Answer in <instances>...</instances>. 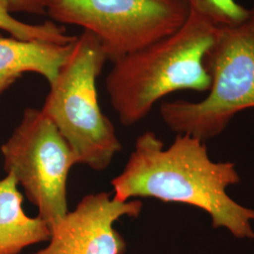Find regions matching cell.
<instances>
[{"label": "cell", "mask_w": 254, "mask_h": 254, "mask_svg": "<svg viewBox=\"0 0 254 254\" xmlns=\"http://www.w3.org/2000/svg\"><path fill=\"white\" fill-rule=\"evenodd\" d=\"M140 200L120 201L109 193L86 195L51 227L48 245L33 254H124L127 243L113 225L122 217L137 218Z\"/></svg>", "instance_id": "obj_7"}, {"label": "cell", "mask_w": 254, "mask_h": 254, "mask_svg": "<svg viewBox=\"0 0 254 254\" xmlns=\"http://www.w3.org/2000/svg\"><path fill=\"white\" fill-rule=\"evenodd\" d=\"M247 24L249 25V27L254 34V2L253 6L249 8V19L247 21Z\"/></svg>", "instance_id": "obj_14"}, {"label": "cell", "mask_w": 254, "mask_h": 254, "mask_svg": "<svg viewBox=\"0 0 254 254\" xmlns=\"http://www.w3.org/2000/svg\"><path fill=\"white\" fill-rule=\"evenodd\" d=\"M241 181L233 162H215L205 141L178 134L165 148L153 132L137 136L124 171L112 179L113 198H154L194 206L207 213L212 226L226 229L238 239H254V209L227 193Z\"/></svg>", "instance_id": "obj_1"}, {"label": "cell", "mask_w": 254, "mask_h": 254, "mask_svg": "<svg viewBox=\"0 0 254 254\" xmlns=\"http://www.w3.org/2000/svg\"><path fill=\"white\" fill-rule=\"evenodd\" d=\"M0 29L11 37L24 41H44L60 45L70 44L75 37L67 34L65 27L54 21L43 24H28L13 17L5 2L0 0Z\"/></svg>", "instance_id": "obj_10"}, {"label": "cell", "mask_w": 254, "mask_h": 254, "mask_svg": "<svg viewBox=\"0 0 254 254\" xmlns=\"http://www.w3.org/2000/svg\"><path fill=\"white\" fill-rule=\"evenodd\" d=\"M206 64L211 84L204 99L168 101L159 109L172 131L203 141L223 133L238 113L254 109V34L247 22L220 27Z\"/></svg>", "instance_id": "obj_4"}, {"label": "cell", "mask_w": 254, "mask_h": 254, "mask_svg": "<svg viewBox=\"0 0 254 254\" xmlns=\"http://www.w3.org/2000/svg\"><path fill=\"white\" fill-rule=\"evenodd\" d=\"M73 42L60 45L0 35V73L18 75L27 72L36 73L50 85L66 62Z\"/></svg>", "instance_id": "obj_9"}, {"label": "cell", "mask_w": 254, "mask_h": 254, "mask_svg": "<svg viewBox=\"0 0 254 254\" xmlns=\"http://www.w3.org/2000/svg\"><path fill=\"white\" fill-rule=\"evenodd\" d=\"M190 8L218 27H238L249 19V8L237 0H183Z\"/></svg>", "instance_id": "obj_11"}, {"label": "cell", "mask_w": 254, "mask_h": 254, "mask_svg": "<svg viewBox=\"0 0 254 254\" xmlns=\"http://www.w3.org/2000/svg\"><path fill=\"white\" fill-rule=\"evenodd\" d=\"M23 195L12 174L0 180V254H19L29 246L47 242L51 228L44 219L27 216Z\"/></svg>", "instance_id": "obj_8"}, {"label": "cell", "mask_w": 254, "mask_h": 254, "mask_svg": "<svg viewBox=\"0 0 254 254\" xmlns=\"http://www.w3.org/2000/svg\"><path fill=\"white\" fill-rule=\"evenodd\" d=\"M107 62L100 42L84 30L49 85L42 109L71 148L76 164L97 172L108 169L122 150L115 127L98 103L96 79Z\"/></svg>", "instance_id": "obj_3"}, {"label": "cell", "mask_w": 254, "mask_h": 254, "mask_svg": "<svg viewBox=\"0 0 254 254\" xmlns=\"http://www.w3.org/2000/svg\"><path fill=\"white\" fill-rule=\"evenodd\" d=\"M219 29L190 11L177 31L113 63L106 90L120 123L136 125L158 101L173 92L208 91L211 76L206 61Z\"/></svg>", "instance_id": "obj_2"}, {"label": "cell", "mask_w": 254, "mask_h": 254, "mask_svg": "<svg viewBox=\"0 0 254 254\" xmlns=\"http://www.w3.org/2000/svg\"><path fill=\"white\" fill-rule=\"evenodd\" d=\"M46 14L90 31L113 64L177 31L190 8L183 0H56Z\"/></svg>", "instance_id": "obj_5"}, {"label": "cell", "mask_w": 254, "mask_h": 254, "mask_svg": "<svg viewBox=\"0 0 254 254\" xmlns=\"http://www.w3.org/2000/svg\"><path fill=\"white\" fill-rule=\"evenodd\" d=\"M21 75L12 73H0V95L7 91L11 85L18 80Z\"/></svg>", "instance_id": "obj_13"}, {"label": "cell", "mask_w": 254, "mask_h": 254, "mask_svg": "<svg viewBox=\"0 0 254 254\" xmlns=\"http://www.w3.org/2000/svg\"><path fill=\"white\" fill-rule=\"evenodd\" d=\"M4 170L24 189L50 228L69 212L67 178L75 158L71 148L42 109L27 108L1 146Z\"/></svg>", "instance_id": "obj_6"}, {"label": "cell", "mask_w": 254, "mask_h": 254, "mask_svg": "<svg viewBox=\"0 0 254 254\" xmlns=\"http://www.w3.org/2000/svg\"><path fill=\"white\" fill-rule=\"evenodd\" d=\"M12 12H24L31 15H45L56 0H2Z\"/></svg>", "instance_id": "obj_12"}]
</instances>
